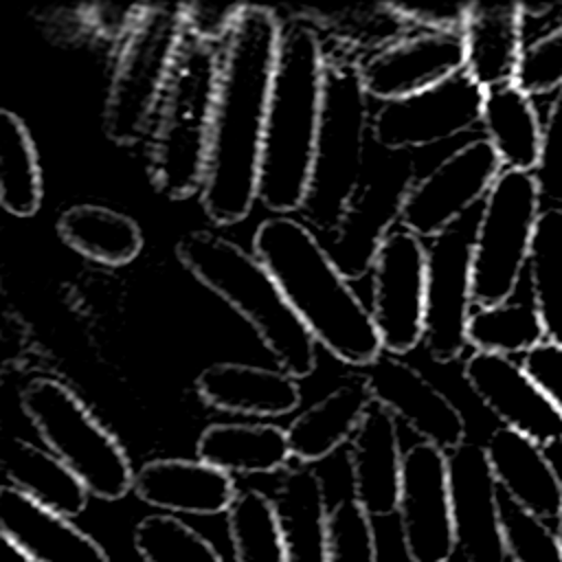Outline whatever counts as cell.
Instances as JSON below:
<instances>
[{"mask_svg":"<svg viewBox=\"0 0 562 562\" xmlns=\"http://www.w3.org/2000/svg\"><path fill=\"white\" fill-rule=\"evenodd\" d=\"M277 9L244 4L220 55L211 145L200 193L217 226L241 222L259 200V162L281 40Z\"/></svg>","mask_w":562,"mask_h":562,"instance_id":"obj_1","label":"cell"},{"mask_svg":"<svg viewBox=\"0 0 562 562\" xmlns=\"http://www.w3.org/2000/svg\"><path fill=\"white\" fill-rule=\"evenodd\" d=\"M252 252L325 351L362 369L384 351L371 310L305 222L292 215L266 217L252 235Z\"/></svg>","mask_w":562,"mask_h":562,"instance_id":"obj_2","label":"cell"},{"mask_svg":"<svg viewBox=\"0 0 562 562\" xmlns=\"http://www.w3.org/2000/svg\"><path fill=\"white\" fill-rule=\"evenodd\" d=\"M325 75L327 53L321 35L292 18L281 29L259 162V202L274 215L301 211L305 202Z\"/></svg>","mask_w":562,"mask_h":562,"instance_id":"obj_3","label":"cell"},{"mask_svg":"<svg viewBox=\"0 0 562 562\" xmlns=\"http://www.w3.org/2000/svg\"><path fill=\"white\" fill-rule=\"evenodd\" d=\"M176 255L204 288L248 321L279 369L296 380L314 373L316 340L255 252L215 231H191L178 239Z\"/></svg>","mask_w":562,"mask_h":562,"instance_id":"obj_4","label":"cell"},{"mask_svg":"<svg viewBox=\"0 0 562 562\" xmlns=\"http://www.w3.org/2000/svg\"><path fill=\"white\" fill-rule=\"evenodd\" d=\"M217 72L213 44L184 35L149 136V178L169 200L202 193Z\"/></svg>","mask_w":562,"mask_h":562,"instance_id":"obj_5","label":"cell"},{"mask_svg":"<svg viewBox=\"0 0 562 562\" xmlns=\"http://www.w3.org/2000/svg\"><path fill=\"white\" fill-rule=\"evenodd\" d=\"M369 94L358 61L327 55L323 116L301 215L310 228L331 233L367 173L371 134Z\"/></svg>","mask_w":562,"mask_h":562,"instance_id":"obj_6","label":"cell"},{"mask_svg":"<svg viewBox=\"0 0 562 562\" xmlns=\"http://www.w3.org/2000/svg\"><path fill=\"white\" fill-rule=\"evenodd\" d=\"M184 35L182 2L140 4L121 40L105 94L103 132L112 143L134 145L151 132Z\"/></svg>","mask_w":562,"mask_h":562,"instance_id":"obj_7","label":"cell"},{"mask_svg":"<svg viewBox=\"0 0 562 562\" xmlns=\"http://www.w3.org/2000/svg\"><path fill=\"white\" fill-rule=\"evenodd\" d=\"M20 406L46 448L61 459L101 501H119L134 490V468L116 437L57 378H33Z\"/></svg>","mask_w":562,"mask_h":562,"instance_id":"obj_8","label":"cell"},{"mask_svg":"<svg viewBox=\"0 0 562 562\" xmlns=\"http://www.w3.org/2000/svg\"><path fill=\"white\" fill-rule=\"evenodd\" d=\"M533 173L503 169L476 215L472 239L474 305H496L514 299L527 268L540 209Z\"/></svg>","mask_w":562,"mask_h":562,"instance_id":"obj_9","label":"cell"},{"mask_svg":"<svg viewBox=\"0 0 562 562\" xmlns=\"http://www.w3.org/2000/svg\"><path fill=\"white\" fill-rule=\"evenodd\" d=\"M415 167L408 151L382 149L329 233L325 246L338 270L351 281L373 268L378 248L397 228L404 198L415 182Z\"/></svg>","mask_w":562,"mask_h":562,"instance_id":"obj_10","label":"cell"},{"mask_svg":"<svg viewBox=\"0 0 562 562\" xmlns=\"http://www.w3.org/2000/svg\"><path fill=\"white\" fill-rule=\"evenodd\" d=\"M371 272V318L382 349L404 356L424 340L428 246L397 226L378 248Z\"/></svg>","mask_w":562,"mask_h":562,"instance_id":"obj_11","label":"cell"},{"mask_svg":"<svg viewBox=\"0 0 562 562\" xmlns=\"http://www.w3.org/2000/svg\"><path fill=\"white\" fill-rule=\"evenodd\" d=\"M501 171V160L485 136L468 140L411 184L400 226L422 239L439 237L470 215L474 204H483Z\"/></svg>","mask_w":562,"mask_h":562,"instance_id":"obj_12","label":"cell"},{"mask_svg":"<svg viewBox=\"0 0 562 562\" xmlns=\"http://www.w3.org/2000/svg\"><path fill=\"white\" fill-rule=\"evenodd\" d=\"M476 220L465 215L428 244L424 345L437 362L457 360L468 347L472 299V239Z\"/></svg>","mask_w":562,"mask_h":562,"instance_id":"obj_13","label":"cell"},{"mask_svg":"<svg viewBox=\"0 0 562 562\" xmlns=\"http://www.w3.org/2000/svg\"><path fill=\"white\" fill-rule=\"evenodd\" d=\"M483 92L459 72L417 94L384 101L371 119L373 140L382 149L408 151L461 136L481 123Z\"/></svg>","mask_w":562,"mask_h":562,"instance_id":"obj_14","label":"cell"},{"mask_svg":"<svg viewBox=\"0 0 562 562\" xmlns=\"http://www.w3.org/2000/svg\"><path fill=\"white\" fill-rule=\"evenodd\" d=\"M397 514L411 562H448L452 558L457 540L443 450L417 441L404 452Z\"/></svg>","mask_w":562,"mask_h":562,"instance_id":"obj_15","label":"cell"},{"mask_svg":"<svg viewBox=\"0 0 562 562\" xmlns=\"http://www.w3.org/2000/svg\"><path fill=\"white\" fill-rule=\"evenodd\" d=\"M369 393L375 404L386 408L397 422H404L424 443L446 454L465 443V419L461 411L426 380L402 356L382 351L364 367Z\"/></svg>","mask_w":562,"mask_h":562,"instance_id":"obj_16","label":"cell"},{"mask_svg":"<svg viewBox=\"0 0 562 562\" xmlns=\"http://www.w3.org/2000/svg\"><path fill=\"white\" fill-rule=\"evenodd\" d=\"M463 378L474 395L503 422L542 448L562 443V415L547 393L525 371L522 362L485 351H472Z\"/></svg>","mask_w":562,"mask_h":562,"instance_id":"obj_17","label":"cell"},{"mask_svg":"<svg viewBox=\"0 0 562 562\" xmlns=\"http://www.w3.org/2000/svg\"><path fill=\"white\" fill-rule=\"evenodd\" d=\"M461 31H419L358 61L369 99L395 101L463 72Z\"/></svg>","mask_w":562,"mask_h":562,"instance_id":"obj_18","label":"cell"},{"mask_svg":"<svg viewBox=\"0 0 562 562\" xmlns=\"http://www.w3.org/2000/svg\"><path fill=\"white\" fill-rule=\"evenodd\" d=\"M448 483L454 540L465 562H505L501 490L485 446L465 441L448 452Z\"/></svg>","mask_w":562,"mask_h":562,"instance_id":"obj_19","label":"cell"},{"mask_svg":"<svg viewBox=\"0 0 562 562\" xmlns=\"http://www.w3.org/2000/svg\"><path fill=\"white\" fill-rule=\"evenodd\" d=\"M0 533L33 562H112L70 518L42 507L9 483L0 487Z\"/></svg>","mask_w":562,"mask_h":562,"instance_id":"obj_20","label":"cell"},{"mask_svg":"<svg viewBox=\"0 0 562 562\" xmlns=\"http://www.w3.org/2000/svg\"><path fill=\"white\" fill-rule=\"evenodd\" d=\"M351 490L356 503L369 518H386L397 512L404 452L400 446L397 419L371 404L349 448Z\"/></svg>","mask_w":562,"mask_h":562,"instance_id":"obj_21","label":"cell"},{"mask_svg":"<svg viewBox=\"0 0 562 562\" xmlns=\"http://www.w3.org/2000/svg\"><path fill=\"white\" fill-rule=\"evenodd\" d=\"M136 496L171 514L213 516L228 512L237 490L233 474H226L195 459H154L140 465L134 476Z\"/></svg>","mask_w":562,"mask_h":562,"instance_id":"obj_22","label":"cell"},{"mask_svg":"<svg viewBox=\"0 0 562 562\" xmlns=\"http://www.w3.org/2000/svg\"><path fill=\"white\" fill-rule=\"evenodd\" d=\"M463 72L483 90L514 83L525 53V9L518 2H470L461 29Z\"/></svg>","mask_w":562,"mask_h":562,"instance_id":"obj_23","label":"cell"},{"mask_svg":"<svg viewBox=\"0 0 562 562\" xmlns=\"http://www.w3.org/2000/svg\"><path fill=\"white\" fill-rule=\"evenodd\" d=\"M198 395L217 411L281 417L299 408V380L283 369H268L246 362H215L195 378Z\"/></svg>","mask_w":562,"mask_h":562,"instance_id":"obj_24","label":"cell"},{"mask_svg":"<svg viewBox=\"0 0 562 562\" xmlns=\"http://www.w3.org/2000/svg\"><path fill=\"white\" fill-rule=\"evenodd\" d=\"M485 454L503 494L542 520H558L562 479L542 446L498 426L485 441Z\"/></svg>","mask_w":562,"mask_h":562,"instance_id":"obj_25","label":"cell"},{"mask_svg":"<svg viewBox=\"0 0 562 562\" xmlns=\"http://www.w3.org/2000/svg\"><path fill=\"white\" fill-rule=\"evenodd\" d=\"M371 404L373 397L362 373L340 382L327 395L301 411L285 428L292 457L301 463H314L329 457L342 443L353 439Z\"/></svg>","mask_w":562,"mask_h":562,"instance_id":"obj_26","label":"cell"},{"mask_svg":"<svg viewBox=\"0 0 562 562\" xmlns=\"http://www.w3.org/2000/svg\"><path fill=\"white\" fill-rule=\"evenodd\" d=\"M288 562H327L329 509L323 479L312 468H290L272 496Z\"/></svg>","mask_w":562,"mask_h":562,"instance_id":"obj_27","label":"cell"},{"mask_svg":"<svg viewBox=\"0 0 562 562\" xmlns=\"http://www.w3.org/2000/svg\"><path fill=\"white\" fill-rule=\"evenodd\" d=\"M481 125L503 169L525 173L536 171L542 121L533 105V97L516 81L483 92Z\"/></svg>","mask_w":562,"mask_h":562,"instance_id":"obj_28","label":"cell"},{"mask_svg":"<svg viewBox=\"0 0 562 562\" xmlns=\"http://www.w3.org/2000/svg\"><path fill=\"white\" fill-rule=\"evenodd\" d=\"M195 454L226 474L277 472L292 457L285 428L237 422L206 426L198 437Z\"/></svg>","mask_w":562,"mask_h":562,"instance_id":"obj_29","label":"cell"},{"mask_svg":"<svg viewBox=\"0 0 562 562\" xmlns=\"http://www.w3.org/2000/svg\"><path fill=\"white\" fill-rule=\"evenodd\" d=\"M2 470L9 485L66 518L79 516L88 507L90 492L79 476L50 450L22 437L7 443Z\"/></svg>","mask_w":562,"mask_h":562,"instance_id":"obj_30","label":"cell"},{"mask_svg":"<svg viewBox=\"0 0 562 562\" xmlns=\"http://www.w3.org/2000/svg\"><path fill=\"white\" fill-rule=\"evenodd\" d=\"M294 20L312 26L321 37H329L338 46V55L360 61L400 37L408 35V22L393 2L353 4L345 9L296 7Z\"/></svg>","mask_w":562,"mask_h":562,"instance_id":"obj_31","label":"cell"},{"mask_svg":"<svg viewBox=\"0 0 562 562\" xmlns=\"http://www.w3.org/2000/svg\"><path fill=\"white\" fill-rule=\"evenodd\" d=\"M57 235L81 257L103 266H125L143 250L134 217L101 204H75L57 220Z\"/></svg>","mask_w":562,"mask_h":562,"instance_id":"obj_32","label":"cell"},{"mask_svg":"<svg viewBox=\"0 0 562 562\" xmlns=\"http://www.w3.org/2000/svg\"><path fill=\"white\" fill-rule=\"evenodd\" d=\"M42 169L26 123L0 110V204L15 217H31L42 204Z\"/></svg>","mask_w":562,"mask_h":562,"instance_id":"obj_33","label":"cell"},{"mask_svg":"<svg viewBox=\"0 0 562 562\" xmlns=\"http://www.w3.org/2000/svg\"><path fill=\"white\" fill-rule=\"evenodd\" d=\"M531 301L547 340L562 345V206L542 209L527 261Z\"/></svg>","mask_w":562,"mask_h":562,"instance_id":"obj_34","label":"cell"},{"mask_svg":"<svg viewBox=\"0 0 562 562\" xmlns=\"http://www.w3.org/2000/svg\"><path fill=\"white\" fill-rule=\"evenodd\" d=\"M468 345L474 351L498 356H525L547 340L544 325L533 301L509 299L496 305H474L468 321Z\"/></svg>","mask_w":562,"mask_h":562,"instance_id":"obj_35","label":"cell"},{"mask_svg":"<svg viewBox=\"0 0 562 562\" xmlns=\"http://www.w3.org/2000/svg\"><path fill=\"white\" fill-rule=\"evenodd\" d=\"M226 516L235 562H288L272 496L241 490Z\"/></svg>","mask_w":562,"mask_h":562,"instance_id":"obj_36","label":"cell"},{"mask_svg":"<svg viewBox=\"0 0 562 562\" xmlns=\"http://www.w3.org/2000/svg\"><path fill=\"white\" fill-rule=\"evenodd\" d=\"M134 549L143 562H222L217 549L173 514H151L138 520Z\"/></svg>","mask_w":562,"mask_h":562,"instance_id":"obj_37","label":"cell"},{"mask_svg":"<svg viewBox=\"0 0 562 562\" xmlns=\"http://www.w3.org/2000/svg\"><path fill=\"white\" fill-rule=\"evenodd\" d=\"M501 529L512 562H562V542L547 520L501 492Z\"/></svg>","mask_w":562,"mask_h":562,"instance_id":"obj_38","label":"cell"},{"mask_svg":"<svg viewBox=\"0 0 562 562\" xmlns=\"http://www.w3.org/2000/svg\"><path fill=\"white\" fill-rule=\"evenodd\" d=\"M327 562H378V542L369 514L353 496L329 509Z\"/></svg>","mask_w":562,"mask_h":562,"instance_id":"obj_39","label":"cell"},{"mask_svg":"<svg viewBox=\"0 0 562 562\" xmlns=\"http://www.w3.org/2000/svg\"><path fill=\"white\" fill-rule=\"evenodd\" d=\"M516 83L531 97L562 88V24L525 46Z\"/></svg>","mask_w":562,"mask_h":562,"instance_id":"obj_40","label":"cell"},{"mask_svg":"<svg viewBox=\"0 0 562 562\" xmlns=\"http://www.w3.org/2000/svg\"><path fill=\"white\" fill-rule=\"evenodd\" d=\"M533 180L542 200L562 204V88L555 92L542 121L540 158Z\"/></svg>","mask_w":562,"mask_h":562,"instance_id":"obj_41","label":"cell"},{"mask_svg":"<svg viewBox=\"0 0 562 562\" xmlns=\"http://www.w3.org/2000/svg\"><path fill=\"white\" fill-rule=\"evenodd\" d=\"M246 2H184L187 35L206 44L220 42L231 35Z\"/></svg>","mask_w":562,"mask_h":562,"instance_id":"obj_42","label":"cell"},{"mask_svg":"<svg viewBox=\"0 0 562 562\" xmlns=\"http://www.w3.org/2000/svg\"><path fill=\"white\" fill-rule=\"evenodd\" d=\"M520 362L562 415V345L544 340L525 353Z\"/></svg>","mask_w":562,"mask_h":562,"instance_id":"obj_43","label":"cell"},{"mask_svg":"<svg viewBox=\"0 0 562 562\" xmlns=\"http://www.w3.org/2000/svg\"><path fill=\"white\" fill-rule=\"evenodd\" d=\"M400 15L408 22V26H419L422 31H461L468 18L470 2H443V4H402L393 2Z\"/></svg>","mask_w":562,"mask_h":562,"instance_id":"obj_44","label":"cell"},{"mask_svg":"<svg viewBox=\"0 0 562 562\" xmlns=\"http://www.w3.org/2000/svg\"><path fill=\"white\" fill-rule=\"evenodd\" d=\"M2 540V538H0ZM0 562H33V560H29L22 551H18L11 542H7V540H2V544H0Z\"/></svg>","mask_w":562,"mask_h":562,"instance_id":"obj_45","label":"cell"},{"mask_svg":"<svg viewBox=\"0 0 562 562\" xmlns=\"http://www.w3.org/2000/svg\"><path fill=\"white\" fill-rule=\"evenodd\" d=\"M558 527H555V533H558V538H560V542H562V507H560V514H558Z\"/></svg>","mask_w":562,"mask_h":562,"instance_id":"obj_46","label":"cell"}]
</instances>
